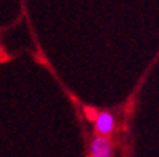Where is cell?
Segmentation results:
<instances>
[{
    "label": "cell",
    "mask_w": 159,
    "mask_h": 157,
    "mask_svg": "<svg viewBox=\"0 0 159 157\" xmlns=\"http://www.w3.org/2000/svg\"><path fill=\"white\" fill-rule=\"evenodd\" d=\"M89 157H92V155H89Z\"/></svg>",
    "instance_id": "4"
},
{
    "label": "cell",
    "mask_w": 159,
    "mask_h": 157,
    "mask_svg": "<svg viewBox=\"0 0 159 157\" xmlns=\"http://www.w3.org/2000/svg\"><path fill=\"white\" fill-rule=\"evenodd\" d=\"M114 144L111 141L109 135L97 133L90 141V155L92 157H113Z\"/></svg>",
    "instance_id": "1"
},
{
    "label": "cell",
    "mask_w": 159,
    "mask_h": 157,
    "mask_svg": "<svg viewBox=\"0 0 159 157\" xmlns=\"http://www.w3.org/2000/svg\"><path fill=\"white\" fill-rule=\"evenodd\" d=\"M95 132L100 135H111L116 128V117L109 111H97V116L93 119Z\"/></svg>",
    "instance_id": "2"
},
{
    "label": "cell",
    "mask_w": 159,
    "mask_h": 157,
    "mask_svg": "<svg viewBox=\"0 0 159 157\" xmlns=\"http://www.w3.org/2000/svg\"><path fill=\"white\" fill-rule=\"evenodd\" d=\"M84 111H85V114H87V119H89V120H93V119H95V116H97V111H95V109L85 107Z\"/></svg>",
    "instance_id": "3"
}]
</instances>
